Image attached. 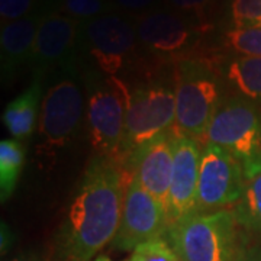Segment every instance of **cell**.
Returning a JSON list of instances; mask_svg holds the SVG:
<instances>
[{
    "instance_id": "6da1fadb",
    "label": "cell",
    "mask_w": 261,
    "mask_h": 261,
    "mask_svg": "<svg viewBox=\"0 0 261 261\" xmlns=\"http://www.w3.org/2000/svg\"><path fill=\"white\" fill-rule=\"evenodd\" d=\"M130 174L123 163L96 155L60 225L49 261H90L112 243Z\"/></svg>"
},
{
    "instance_id": "7a4b0ae2",
    "label": "cell",
    "mask_w": 261,
    "mask_h": 261,
    "mask_svg": "<svg viewBox=\"0 0 261 261\" xmlns=\"http://www.w3.org/2000/svg\"><path fill=\"white\" fill-rule=\"evenodd\" d=\"M176 89L174 134H183L203 144L207 128L225 96L219 68L211 60L181 57L174 65Z\"/></svg>"
},
{
    "instance_id": "3957f363",
    "label": "cell",
    "mask_w": 261,
    "mask_h": 261,
    "mask_svg": "<svg viewBox=\"0 0 261 261\" xmlns=\"http://www.w3.org/2000/svg\"><path fill=\"white\" fill-rule=\"evenodd\" d=\"M233 211L190 214L168 226L167 241L180 261H233L245 244Z\"/></svg>"
},
{
    "instance_id": "277c9868",
    "label": "cell",
    "mask_w": 261,
    "mask_h": 261,
    "mask_svg": "<svg viewBox=\"0 0 261 261\" xmlns=\"http://www.w3.org/2000/svg\"><path fill=\"white\" fill-rule=\"evenodd\" d=\"M86 121L92 147L99 157L121 161L129 87L118 75L86 71Z\"/></svg>"
},
{
    "instance_id": "5b68a950",
    "label": "cell",
    "mask_w": 261,
    "mask_h": 261,
    "mask_svg": "<svg viewBox=\"0 0 261 261\" xmlns=\"http://www.w3.org/2000/svg\"><path fill=\"white\" fill-rule=\"evenodd\" d=\"M219 145L240 161L244 177L261 173V106L235 94L222 97L205 141Z\"/></svg>"
},
{
    "instance_id": "8992f818",
    "label": "cell",
    "mask_w": 261,
    "mask_h": 261,
    "mask_svg": "<svg viewBox=\"0 0 261 261\" xmlns=\"http://www.w3.org/2000/svg\"><path fill=\"white\" fill-rule=\"evenodd\" d=\"M140 48L135 20L118 12L83 20L80 25L77 51L96 67L100 74L122 73Z\"/></svg>"
},
{
    "instance_id": "52a82bcc",
    "label": "cell",
    "mask_w": 261,
    "mask_h": 261,
    "mask_svg": "<svg viewBox=\"0 0 261 261\" xmlns=\"http://www.w3.org/2000/svg\"><path fill=\"white\" fill-rule=\"evenodd\" d=\"M74 68L53 84L44 94L38 125L39 157L54 160L56 155L74 140L84 115V94L80 82L75 79Z\"/></svg>"
},
{
    "instance_id": "ba28073f",
    "label": "cell",
    "mask_w": 261,
    "mask_h": 261,
    "mask_svg": "<svg viewBox=\"0 0 261 261\" xmlns=\"http://www.w3.org/2000/svg\"><path fill=\"white\" fill-rule=\"evenodd\" d=\"M176 122V89L174 84L151 83L129 89L125 132L121 147L122 163L132 151L173 129Z\"/></svg>"
},
{
    "instance_id": "9c48e42d",
    "label": "cell",
    "mask_w": 261,
    "mask_h": 261,
    "mask_svg": "<svg viewBox=\"0 0 261 261\" xmlns=\"http://www.w3.org/2000/svg\"><path fill=\"white\" fill-rule=\"evenodd\" d=\"M244 185L240 161L222 147L206 142L202 148L192 214H214L237 205L244 193Z\"/></svg>"
},
{
    "instance_id": "30bf717a",
    "label": "cell",
    "mask_w": 261,
    "mask_h": 261,
    "mask_svg": "<svg viewBox=\"0 0 261 261\" xmlns=\"http://www.w3.org/2000/svg\"><path fill=\"white\" fill-rule=\"evenodd\" d=\"M168 229L167 207L130 176L125 189L121 222L113 238L116 251H134L141 244L161 238Z\"/></svg>"
},
{
    "instance_id": "8fae6325",
    "label": "cell",
    "mask_w": 261,
    "mask_h": 261,
    "mask_svg": "<svg viewBox=\"0 0 261 261\" xmlns=\"http://www.w3.org/2000/svg\"><path fill=\"white\" fill-rule=\"evenodd\" d=\"M82 22L60 12H47L39 23L29 65L34 79L45 80L57 67L74 68Z\"/></svg>"
},
{
    "instance_id": "7c38bea8",
    "label": "cell",
    "mask_w": 261,
    "mask_h": 261,
    "mask_svg": "<svg viewBox=\"0 0 261 261\" xmlns=\"http://www.w3.org/2000/svg\"><path fill=\"white\" fill-rule=\"evenodd\" d=\"M140 47L151 54L180 56L192 48L203 27L192 16L173 9H151L135 18Z\"/></svg>"
},
{
    "instance_id": "4fadbf2b",
    "label": "cell",
    "mask_w": 261,
    "mask_h": 261,
    "mask_svg": "<svg viewBox=\"0 0 261 261\" xmlns=\"http://www.w3.org/2000/svg\"><path fill=\"white\" fill-rule=\"evenodd\" d=\"M173 134V170L167 199L168 226L193 212L203 144L183 134Z\"/></svg>"
},
{
    "instance_id": "5bb4252c",
    "label": "cell",
    "mask_w": 261,
    "mask_h": 261,
    "mask_svg": "<svg viewBox=\"0 0 261 261\" xmlns=\"http://www.w3.org/2000/svg\"><path fill=\"white\" fill-rule=\"evenodd\" d=\"M130 176L138 178L149 195L167 207L170 180L173 170V134H160L132 151L123 161Z\"/></svg>"
},
{
    "instance_id": "9a60e30c",
    "label": "cell",
    "mask_w": 261,
    "mask_h": 261,
    "mask_svg": "<svg viewBox=\"0 0 261 261\" xmlns=\"http://www.w3.org/2000/svg\"><path fill=\"white\" fill-rule=\"evenodd\" d=\"M45 12L37 9L31 15L2 25L0 31V71L2 83L9 84L20 70L29 63L35 44L39 23Z\"/></svg>"
},
{
    "instance_id": "2e32d148",
    "label": "cell",
    "mask_w": 261,
    "mask_h": 261,
    "mask_svg": "<svg viewBox=\"0 0 261 261\" xmlns=\"http://www.w3.org/2000/svg\"><path fill=\"white\" fill-rule=\"evenodd\" d=\"M44 83L45 80L42 79H32L28 89L6 106L2 121L13 140H27L35 129L39 103L41 99H44Z\"/></svg>"
},
{
    "instance_id": "e0dca14e",
    "label": "cell",
    "mask_w": 261,
    "mask_h": 261,
    "mask_svg": "<svg viewBox=\"0 0 261 261\" xmlns=\"http://www.w3.org/2000/svg\"><path fill=\"white\" fill-rule=\"evenodd\" d=\"M225 89L261 106V57H233L219 67Z\"/></svg>"
},
{
    "instance_id": "ac0fdd59",
    "label": "cell",
    "mask_w": 261,
    "mask_h": 261,
    "mask_svg": "<svg viewBox=\"0 0 261 261\" xmlns=\"http://www.w3.org/2000/svg\"><path fill=\"white\" fill-rule=\"evenodd\" d=\"M25 164V148L18 140H2L0 142V199L9 200L18 186Z\"/></svg>"
},
{
    "instance_id": "d6986e66",
    "label": "cell",
    "mask_w": 261,
    "mask_h": 261,
    "mask_svg": "<svg viewBox=\"0 0 261 261\" xmlns=\"http://www.w3.org/2000/svg\"><path fill=\"white\" fill-rule=\"evenodd\" d=\"M232 211L240 226L261 235V173L245 180L243 196Z\"/></svg>"
},
{
    "instance_id": "ffe728a7",
    "label": "cell",
    "mask_w": 261,
    "mask_h": 261,
    "mask_svg": "<svg viewBox=\"0 0 261 261\" xmlns=\"http://www.w3.org/2000/svg\"><path fill=\"white\" fill-rule=\"evenodd\" d=\"M58 12L80 22L116 12L113 0H58Z\"/></svg>"
},
{
    "instance_id": "44dd1931",
    "label": "cell",
    "mask_w": 261,
    "mask_h": 261,
    "mask_svg": "<svg viewBox=\"0 0 261 261\" xmlns=\"http://www.w3.org/2000/svg\"><path fill=\"white\" fill-rule=\"evenodd\" d=\"M225 47L241 57H261L260 28H233L225 34Z\"/></svg>"
},
{
    "instance_id": "7402d4cb",
    "label": "cell",
    "mask_w": 261,
    "mask_h": 261,
    "mask_svg": "<svg viewBox=\"0 0 261 261\" xmlns=\"http://www.w3.org/2000/svg\"><path fill=\"white\" fill-rule=\"evenodd\" d=\"M233 28H260L261 0H232Z\"/></svg>"
},
{
    "instance_id": "603a6c76",
    "label": "cell",
    "mask_w": 261,
    "mask_h": 261,
    "mask_svg": "<svg viewBox=\"0 0 261 261\" xmlns=\"http://www.w3.org/2000/svg\"><path fill=\"white\" fill-rule=\"evenodd\" d=\"M129 261H180L170 244L161 237L137 247Z\"/></svg>"
},
{
    "instance_id": "cb8c5ba5",
    "label": "cell",
    "mask_w": 261,
    "mask_h": 261,
    "mask_svg": "<svg viewBox=\"0 0 261 261\" xmlns=\"http://www.w3.org/2000/svg\"><path fill=\"white\" fill-rule=\"evenodd\" d=\"M37 0H0V18L2 25L25 18L35 12Z\"/></svg>"
},
{
    "instance_id": "d4e9b609",
    "label": "cell",
    "mask_w": 261,
    "mask_h": 261,
    "mask_svg": "<svg viewBox=\"0 0 261 261\" xmlns=\"http://www.w3.org/2000/svg\"><path fill=\"white\" fill-rule=\"evenodd\" d=\"M167 2L170 9L195 18L202 27L205 25L206 10L214 3V0H167Z\"/></svg>"
},
{
    "instance_id": "484cf974",
    "label": "cell",
    "mask_w": 261,
    "mask_h": 261,
    "mask_svg": "<svg viewBox=\"0 0 261 261\" xmlns=\"http://www.w3.org/2000/svg\"><path fill=\"white\" fill-rule=\"evenodd\" d=\"M157 0H113L116 10H123L125 13H138V16L154 9Z\"/></svg>"
},
{
    "instance_id": "4316f807",
    "label": "cell",
    "mask_w": 261,
    "mask_h": 261,
    "mask_svg": "<svg viewBox=\"0 0 261 261\" xmlns=\"http://www.w3.org/2000/svg\"><path fill=\"white\" fill-rule=\"evenodd\" d=\"M233 261H261V247L258 245H248L245 243L243 248L238 251Z\"/></svg>"
},
{
    "instance_id": "83f0119b",
    "label": "cell",
    "mask_w": 261,
    "mask_h": 261,
    "mask_svg": "<svg viewBox=\"0 0 261 261\" xmlns=\"http://www.w3.org/2000/svg\"><path fill=\"white\" fill-rule=\"evenodd\" d=\"M0 240H2V255H5L6 252L9 251L10 247L13 245L15 241V235L10 231L9 225H6L5 222H2V228H0Z\"/></svg>"
},
{
    "instance_id": "f1b7e54d",
    "label": "cell",
    "mask_w": 261,
    "mask_h": 261,
    "mask_svg": "<svg viewBox=\"0 0 261 261\" xmlns=\"http://www.w3.org/2000/svg\"><path fill=\"white\" fill-rule=\"evenodd\" d=\"M10 261H49L42 252L37 250H27V251L19 252L18 255H15Z\"/></svg>"
},
{
    "instance_id": "f546056e",
    "label": "cell",
    "mask_w": 261,
    "mask_h": 261,
    "mask_svg": "<svg viewBox=\"0 0 261 261\" xmlns=\"http://www.w3.org/2000/svg\"><path fill=\"white\" fill-rule=\"evenodd\" d=\"M94 261H113V260H111V258H109V257H106V255H99V257H96V258H94Z\"/></svg>"
}]
</instances>
